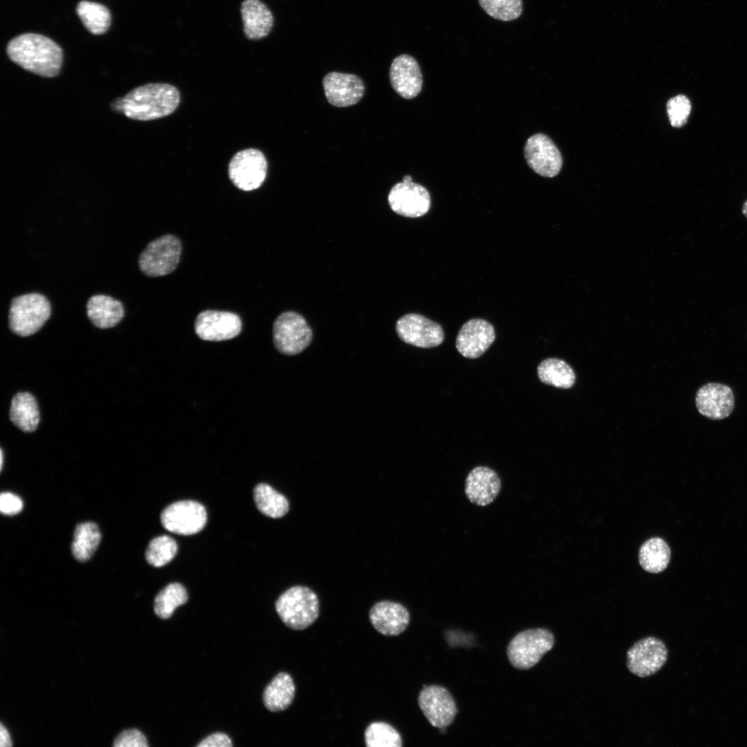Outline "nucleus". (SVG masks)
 Wrapping results in <instances>:
<instances>
[{
	"label": "nucleus",
	"instance_id": "1",
	"mask_svg": "<svg viewBox=\"0 0 747 747\" xmlns=\"http://www.w3.org/2000/svg\"><path fill=\"white\" fill-rule=\"evenodd\" d=\"M9 58L34 74L53 77L60 71L62 48L50 39L35 33H26L12 39L7 46Z\"/></svg>",
	"mask_w": 747,
	"mask_h": 747
},
{
	"label": "nucleus",
	"instance_id": "2",
	"mask_svg": "<svg viewBox=\"0 0 747 747\" xmlns=\"http://www.w3.org/2000/svg\"><path fill=\"white\" fill-rule=\"evenodd\" d=\"M178 89L166 83H150L132 89L122 98V113L129 118L148 121L172 113L180 103Z\"/></svg>",
	"mask_w": 747,
	"mask_h": 747
},
{
	"label": "nucleus",
	"instance_id": "3",
	"mask_svg": "<svg viewBox=\"0 0 747 747\" xmlns=\"http://www.w3.org/2000/svg\"><path fill=\"white\" fill-rule=\"evenodd\" d=\"M275 609L286 626L294 630H303L317 619L319 600L310 588L295 586L279 596L275 603Z\"/></svg>",
	"mask_w": 747,
	"mask_h": 747
},
{
	"label": "nucleus",
	"instance_id": "4",
	"mask_svg": "<svg viewBox=\"0 0 747 747\" xmlns=\"http://www.w3.org/2000/svg\"><path fill=\"white\" fill-rule=\"evenodd\" d=\"M50 313V304L44 295L31 293L17 296L10 303L9 327L17 335L30 336L44 326Z\"/></svg>",
	"mask_w": 747,
	"mask_h": 747
},
{
	"label": "nucleus",
	"instance_id": "5",
	"mask_svg": "<svg viewBox=\"0 0 747 747\" xmlns=\"http://www.w3.org/2000/svg\"><path fill=\"white\" fill-rule=\"evenodd\" d=\"M553 634L545 628L524 630L510 641L507 650L508 659L517 670H528L535 666L542 656L554 646Z\"/></svg>",
	"mask_w": 747,
	"mask_h": 747
},
{
	"label": "nucleus",
	"instance_id": "6",
	"mask_svg": "<svg viewBox=\"0 0 747 747\" xmlns=\"http://www.w3.org/2000/svg\"><path fill=\"white\" fill-rule=\"evenodd\" d=\"M182 251L179 239L165 234L149 242L140 253L138 266L148 277H160L172 273L177 267Z\"/></svg>",
	"mask_w": 747,
	"mask_h": 747
},
{
	"label": "nucleus",
	"instance_id": "7",
	"mask_svg": "<svg viewBox=\"0 0 747 747\" xmlns=\"http://www.w3.org/2000/svg\"><path fill=\"white\" fill-rule=\"evenodd\" d=\"M273 343L282 354L294 356L311 342L313 331L304 317L294 311L281 313L273 326Z\"/></svg>",
	"mask_w": 747,
	"mask_h": 747
},
{
	"label": "nucleus",
	"instance_id": "8",
	"mask_svg": "<svg viewBox=\"0 0 747 747\" xmlns=\"http://www.w3.org/2000/svg\"><path fill=\"white\" fill-rule=\"evenodd\" d=\"M267 160L259 149L249 148L237 152L228 165V176L235 187L243 191L259 188L266 179Z\"/></svg>",
	"mask_w": 747,
	"mask_h": 747
},
{
	"label": "nucleus",
	"instance_id": "9",
	"mask_svg": "<svg viewBox=\"0 0 747 747\" xmlns=\"http://www.w3.org/2000/svg\"><path fill=\"white\" fill-rule=\"evenodd\" d=\"M391 209L405 217L417 218L425 214L430 208L431 199L427 190L421 185L414 183L409 175H406L394 185L388 195Z\"/></svg>",
	"mask_w": 747,
	"mask_h": 747
},
{
	"label": "nucleus",
	"instance_id": "10",
	"mask_svg": "<svg viewBox=\"0 0 747 747\" xmlns=\"http://www.w3.org/2000/svg\"><path fill=\"white\" fill-rule=\"evenodd\" d=\"M207 521L205 507L200 503L184 500L166 507L160 514L163 527L169 532L190 535L201 531Z\"/></svg>",
	"mask_w": 747,
	"mask_h": 747
},
{
	"label": "nucleus",
	"instance_id": "11",
	"mask_svg": "<svg viewBox=\"0 0 747 747\" xmlns=\"http://www.w3.org/2000/svg\"><path fill=\"white\" fill-rule=\"evenodd\" d=\"M667 654V649L661 640L648 636L637 641L627 651V667L638 677L650 676L663 667Z\"/></svg>",
	"mask_w": 747,
	"mask_h": 747
},
{
	"label": "nucleus",
	"instance_id": "12",
	"mask_svg": "<svg viewBox=\"0 0 747 747\" xmlns=\"http://www.w3.org/2000/svg\"><path fill=\"white\" fill-rule=\"evenodd\" d=\"M396 331L404 342L421 348L437 347L444 340L439 324L417 313H408L399 318Z\"/></svg>",
	"mask_w": 747,
	"mask_h": 747
},
{
	"label": "nucleus",
	"instance_id": "13",
	"mask_svg": "<svg viewBox=\"0 0 747 747\" xmlns=\"http://www.w3.org/2000/svg\"><path fill=\"white\" fill-rule=\"evenodd\" d=\"M418 703L429 723L440 729L449 726L458 712L453 697L441 685L424 687L419 693Z\"/></svg>",
	"mask_w": 747,
	"mask_h": 747
},
{
	"label": "nucleus",
	"instance_id": "14",
	"mask_svg": "<svg viewBox=\"0 0 747 747\" xmlns=\"http://www.w3.org/2000/svg\"><path fill=\"white\" fill-rule=\"evenodd\" d=\"M524 157L529 167L544 177H554L562 165V155L551 139L543 133H536L526 140Z\"/></svg>",
	"mask_w": 747,
	"mask_h": 747
},
{
	"label": "nucleus",
	"instance_id": "15",
	"mask_svg": "<svg viewBox=\"0 0 747 747\" xmlns=\"http://www.w3.org/2000/svg\"><path fill=\"white\" fill-rule=\"evenodd\" d=\"M242 329L240 317L232 312L206 310L198 314L194 330L199 338L207 341H223L237 336Z\"/></svg>",
	"mask_w": 747,
	"mask_h": 747
},
{
	"label": "nucleus",
	"instance_id": "16",
	"mask_svg": "<svg viewBox=\"0 0 747 747\" xmlns=\"http://www.w3.org/2000/svg\"><path fill=\"white\" fill-rule=\"evenodd\" d=\"M325 96L329 104L347 107L357 104L365 93V84L358 75L330 72L322 80Z\"/></svg>",
	"mask_w": 747,
	"mask_h": 747
},
{
	"label": "nucleus",
	"instance_id": "17",
	"mask_svg": "<svg viewBox=\"0 0 747 747\" xmlns=\"http://www.w3.org/2000/svg\"><path fill=\"white\" fill-rule=\"evenodd\" d=\"M495 339L492 325L485 320L474 318L461 326L456 338L457 351L465 358L480 357Z\"/></svg>",
	"mask_w": 747,
	"mask_h": 747
},
{
	"label": "nucleus",
	"instance_id": "18",
	"mask_svg": "<svg viewBox=\"0 0 747 747\" xmlns=\"http://www.w3.org/2000/svg\"><path fill=\"white\" fill-rule=\"evenodd\" d=\"M695 403L699 412L703 416L712 420H721L732 412L735 396L730 387L709 382L699 389Z\"/></svg>",
	"mask_w": 747,
	"mask_h": 747
},
{
	"label": "nucleus",
	"instance_id": "19",
	"mask_svg": "<svg viewBox=\"0 0 747 747\" xmlns=\"http://www.w3.org/2000/svg\"><path fill=\"white\" fill-rule=\"evenodd\" d=\"M389 75L394 90L405 99L414 98L421 91V69L417 61L409 55L397 56L391 64Z\"/></svg>",
	"mask_w": 747,
	"mask_h": 747
},
{
	"label": "nucleus",
	"instance_id": "20",
	"mask_svg": "<svg viewBox=\"0 0 747 747\" xmlns=\"http://www.w3.org/2000/svg\"><path fill=\"white\" fill-rule=\"evenodd\" d=\"M369 618L378 633L388 636L403 633L410 621L409 613L403 605L389 600L374 604L369 611Z\"/></svg>",
	"mask_w": 747,
	"mask_h": 747
},
{
	"label": "nucleus",
	"instance_id": "21",
	"mask_svg": "<svg viewBox=\"0 0 747 747\" xmlns=\"http://www.w3.org/2000/svg\"><path fill=\"white\" fill-rule=\"evenodd\" d=\"M501 490V479L492 469L486 466L473 468L465 479V493L470 502L486 506L491 504Z\"/></svg>",
	"mask_w": 747,
	"mask_h": 747
},
{
	"label": "nucleus",
	"instance_id": "22",
	"mask_svg": "<svg viewBox=\"0 0 747 747\" xmlns=\"http://www.w3.org/2000/svg\"><path fill=\"white\" fill-rule=\"evenodd\" d=\"M243 32L250 40L266 37L270 32L274 17L271 10L260 0H243L241 5Z\"/></svg>",
	"mask_w": 747,
	"mask_h": 747
},
{
	"label": "nucleus",
	"instance_id": "23",
	"mask_svg": "<svg viewBox=\"0 0 747 747\" xmlns=\"http://www.w3.org/2000/svg\"><path fill=\"white\" fill-rule=\"evenodd\" d=\"M86 313L94 326L104 329L117 325L124 315L122 302L111 296L95 295L86 304Z\"/></svg>",
	"mask_w": 747,
	"mask_h": 747
},
{
	"label": "nucleus",
	"instance_id": "24",
	"mask_svg": "<svg viewBox=\"0 0 747 747\" xmlns=\"http://www.w3.org/2000/svg\"><path fill=\"white\" fill-rule=\"evenodd\" d=\"M295 693V686L291 676L286 672H279L266 687L263 694L264 704L271 712L284 710L292 703Z\"/></svg>",
	"mask_w": 747,
	"mask_h": 747
},
{
	"label": "nucleus",
	"instance_id": "25",
	"mask_svg": "<svg viewBox=\"0 0 747 747\" xmlns=\"http://www.w3.org/2000/svg\"><path fill=\"white\" fill-rule=\"evenodd\" d=\"M10 418L15 426L24 432L35 431L40 420L35 397L29 392L17 393L11 402Z\"/></svg>",
	"mask_w": 747,
	"mask_h": 747
},
{
	"label": "nucleus",
	"instance_id": "26",
	"mask_svg": "<svg viewBox=\"0 0 747 747\" xmlns=\"http://www.w3.org/2000/svg\"><path fill=\"white\" fill-rule=\"evenodd\" d=\"M101 537L100 531L95 523L87 522L77 524L71 544L73 557L82 562L91 559L100 543Z\"/></svg>",
	"mask_w": 747,
	"mask_h": 747
},
{
	"label": "nucleus",
	"instance_id": "27",
	"mask_svg": "<svg viewBox=\"0 0 747 747\" xmlns=\"http://www.w3.org/2000/svg\"><path fill=\"white\" fill-rule=\"evenodd\" d=\"M539 379L544 384L555 387L569 389L575 380L573 369L564 360L548 358L542 361L537 367Z\"/></svg>",
	"mask_w": 747,
	"mask_h": 747
},
{
	"label": "nucleus",
	"instance_id": "28",
	"mask_svg": "<svg viewBox=\"0 0 747 747\" xmlns=\"http://www.w3.org/2000/svg\"><path fill=\"white\" fill-rule=\"evenodd\" d=\"M670 549L661 538L653 537L646 541L639 551V562L646 571L657 573L667 566Z\"/></svg>",
	"mask_w": 747,
	"mask_h": 747
},
{
	"label": "nucleus",
	"instance_id": "29",
	"mask_svg": "<svg viewBox=\"0 0 747 747\" xmlns=\"http://www.w3.org/2000/svg\"><path fill=\"white\" fill-rule=\"evenodd\" d=\"M253 495L257 508L266 516L279 518L288 511L286 498L266 483L257 485Z\"/></svg>",
	"mask_w": 747,
	"mask_h": 747
},
{
	"label": "nucleus",
	"instance_id": "30",
	"mask_svg": "<svg viewBox=\"0 0 747 747\" xmlns=\"http://www.w3.org/2000/svg\"><path fill=\"white\" fill-rule=\"evenodd\" d=\"M77 14L86 28L94 35L105 33L111 24V14L104 6L87 1H80Z\"/></svg>",
	"mask_w": 747,
	"mask_h": 747
},
{
	"label": "nucleus",
	"instance_id": "31",
	"mask_svg": "<svg viewBox=\"0 0 747 747\" xmlns=\"http://www.w3.org/2000/svg\"><path fill=\"white\" fill-rule=\"evenodd\" d=\"M188 599L185 588L180 583L174 582L167 585L154 599V612L159 618L167 619L171 617L174 610L184 605Z\"/></svg>",
	"mask_w": 747,
	"mask_h": 747
},
{
	"label": "nucleus",
	"instance_id": "32",
	"mask_svg": "<svg viewBox=\"0 0 747 747\" xmlns=\"http://www.w3.org/2000/svg\"><path fill=\"white\" fill-rule=\"evenodd\" d=\"M367 747H401L403 739L398 730L384 721L371 723L365 731Z\"/></svg>",
	"mask_w": 747,
	"mask_h": 747
},
{
	"label": "nucleus",
	"instance_id": "33",
	"mask_svg": "<svg viewBox=\"0 0 747 747\" xmlns=\"http://www.w3.org/2000/svg\"><path fill=\"white\" fill-rule=\"evenodd\" d=\"M177 551V544L172 537L168 535L158 536L149 542L145 552L146 560L153 566L160 567L169 563Z\"/></svg>",
	"mask_w": 747,
	"mask_h": 747
},
{
	"label": "nucleus",
	"instance_id": "34",
	"mask_svg": "<svg viewBox=\"0 0 747 747\" xmlns=\"http://www.w3.org/2000/svg\"><path fill=\"white\" fill-rule=\"evenodd\" d=\"M482 9L494 19L508 21L522 12V0H478Z\"/></svg>",
	"mask_w": 747,
	"mask_h": 747
},
{
	"label": "nucleus",
	"instance_id": "35",
	"mask_svg": "<svg viewBox=\"0 0 747 747\" xmlns=\"http://www.w3.org/2000/svg\"><path fill=\"white\" fill-rule=\"evenodd\" d=\"M690 100L684 95L670 98L667 103V112L670 124L674 127H681L686 124L691 112Z\"/></svg>",
	"mask_w": 747,
	"mask_h": 747
},
{
	"label": "nucleus",
	"instance_id": "36",
	"mask_svg": "<svg viewBox=\"0 0 747 747\" xmlns=\"http://www.w3.org/2000/svg\"><path fill=\"white\" fill-rule=\"evenodd\" d=\"M115 747H147V740L138 729H129L122 732L115 739Z\"/></svg>",
	"mask_w": 747,
	"mask_h": 747
},
{
	"label": "nucleus",
	"instance_id": "37",
	"mask_svg": "<svg viewBox=\"0 0 747 747\" xmlns=\"http://www.w3.org/2000/svg\"><path fill=\"white\" fill-rule=\"evenodd\" d=\"M23 501L15 494L8 492H1L0 496V511L6 515H17L22 510Z\"/></svg>",
	"mask_w": 747,
	"mask_h": 747
},
{
	"label": "nucleus",
	"instance_id": "38",
	"mask_svg": "<svg viewBox=\"0 0 747 747\" xmlns=\"http://www.w3.org/2000/svg\"><path fill=\"white\" fill-rule=\"evenodd\" d=\"M232 746L230 738L225 733L214 732L197 744V747H230Z\"/></svg>",
	"mask_w": 747,
	"mask_h": 747
},
{
	"label": "nucleus",
	"instance_id": "39",
	"mask_svg": "<svg viewBox=\"0 0 747 747\" xmlns=\"http://www.w3.org/2000/svg\"><path fill=\"white\" fill-rule=\"evenodd\" d=\"M12 745V740L8 730L1 723L0 724V746L10 747Z\"/></svg>",
	"mask_w": 747,
	"mask_h": 747
},
{
	"label": "nucleus",
	"instance_id": "40",
	"mask_svg": "<svg viewBox=\"0 0 747 747\" xmlns=\"http://www.w3.org/2000/svg\"><path fill=\"white\" fill-rule=\"evenodd\" d=\"M742 213L747 218V201H746L745 203L743 205Z\"/></svg>",
	"mask_w": 747,
	"mask_h": 747
},
{
	"label": "nucleus",
	"instance_id": "41",
	"mask_svg": "<svg viewBox=\"0 0 747 747\" xmlns=\"http://www.w3.org/2000/svg\"><path fill=\"white\" fill-rule=\"evenodd\" d=\"M2 465H3V452L1 451V469L2 468Z\"/></svg>",
	"mask_w": 747,
	"mask_h": 747
}]
</instances>
